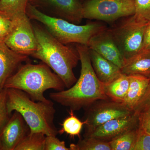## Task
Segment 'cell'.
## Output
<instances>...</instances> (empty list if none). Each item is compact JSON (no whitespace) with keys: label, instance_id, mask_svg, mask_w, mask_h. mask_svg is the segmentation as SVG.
<instances>
[{"label":"cell","instance_id":"277c9868","mask_svg":"<svg viewBox=\"0 0 150 150\" xmlns=\"http://www.w3.org/2000/svg\"><path fill=\"white\" fill-rule=\"evenodd\" d=\"M63 81L46 64L22 65L13 75L7 80L6 88H15L25 92L34 101L48 102L44 96L48 89L57 91L64 90Z\"/></svg>","mask_w":150,"mask_h":150},{"label":"cell","instance_id":"7c38bea8","mask_svg":"<svg viewBox=\"0 0 150 150\" xmlns=\"http://www.w3.org/2000/svg\"><path fill=\"white\" fill-rule=\"evenodd\" d=\"M30 132L21 114L13 111L0 134L1 150H15Z\"/></svg>","mask_w":150,"mask_h":150},{"label":"cell","instance_id":"cb8c5ba5","mask_svg":"<svg viewBox=\"0 0 150 150\" xmlns=\"http://www.w3.org/2000/svg\"><path fill=\"white\" fill-rule=\"evenodd\" d=\"M6 101L7 88H4L0 92V134L11 117L8 112Z\"/></svg>","mask_w":150,"mask_h":150},{"label":"cell","instance_id":"8992f818","mask_svg":"<svg viewBox=\"0 0 150 150\" xmlns=\"http://www.w3.org/2000/svg\"><path fill=\"white\" fill-rule=\"evenodd\" d=\"M149 22L135 14L119 19L108 28L124 61L142 50L145 30Z\"/></svg>","mask_w":150,"mask_h":150},{"label":"cell","instance_id":"f1b7e54d","mask_svg":"<svg viewBox=\"0 0 150 150\" xmlns=\"http://www.w3.org/2000/svg\"><path fill=\"white\" fill-rule=\"evenodd\" d=\"M149 109H150V82L144 95L135 108L134 112L139 114L140 112Z\"/></svg>","mask_w":150,"mask_h":150},{"label":"cell","instance_id":"f546056e","mask_svg":"<svg viewBox=\"0 0 150 150\" xmlns=\"http://www.w3.org/2000/svg\"><path fill=\"white\" fill-rule=\"evenodd\" d=\"M139 128L150 134V109L139 114Z\"/></svg>","mask_w":150,"mask_h":150},{"label":"cell","instance_id":"30bf717a","mask_svg":"<svg viewBox=\"0 0 150 150\" xmlns=\"http://www.w3.org/2000/svg\"><path fill=\"white\" fill-rule=\"evenodd\" d=\"M4 42L18 54L31 56L34 53L37 46L36 38L30 19L26 14L15 21Z\"/></svg>","mask_w":150,"mask_h":150},{"label":"cell","instance_id":"603a6c76","mask_svg":"<svg viewBox=\"0 0 150 150\" xmlns=\"http://www.w3.org/2000/svg\"><path fill=\"white\" fill-rule=\"evenodd\" d=\"M71 150H111L109 142L91 137L80 139L76 144H71Z\"/></svg>","mask_w":150,"mask_h":150},{"label":"cell","instance_id":"5b68a950","mask_svg":"<svg viewBox=\"0 0 150 150\" xmlns=\"http://www.w3.org/2000/svg\"><path fill=\"white\" fill-rule=\"evenodd\" d=\"M25 13L31 20L40 22L53 37L65 45L70 43L87 46L93 36L107 27L100 22H92L84 25L74 24L47 15L28 3Z\"/></svg>","mask_w":150,"mask_h":150},{"label":"cell","instance_id":"ffe728a7","mask_svg":"<svg viewBox=\"0 0 150 150\" xmlns=\"http://www.w3.org/2000/svg\"><path fill=\"white\" fill-rule=\"evenodd\" d=\"M69 112L70 116L66 118L61 124L62 129L58 131V132L61 135L66 133L72 138L77 136L81 139L80 134L83 126L86 125L87 122L86 120L81 121L74 115V110L71 109H70Z\"/></svg>","mask_w":150,"mask_h":150},{"label":"cell","instance_id":"ba28073f","mask_svg":"<svg viewBox=\"0 0 150 150\" xmlns=\"http://www.w3.org/2000/svg\"><path fill=\"white\" fill-rule=\"evenodd\" d=\"M85 131H90L107 121L134 112L123 103L110 99L99 100L86 108Z\"/></svg>","mask_w":150,"mask_h":150},{"label":"cell","instance_id":"7402d4cb","mask_svg":"<svg viewBox=\"0 0 150 150\" xmlns=\"http://www.w3.org/2000/svg\"><path fill=\"white\" fill-rule=\"evenodd\" d=\"M46 137L42 132H30L15 150H44Z\"/></svg>","mask_w":150,"mask_h":150},{"label":"cell","instance_id":"6da1fadb","mask_svg":"<svg viewBox=\"0 0 150 150\" xmlns=\"http://www.w3.org/2000/svg\"><path fill=\"white\" fill-rule=\"evenodd\" d=\"M76 49L81 63L79 78L74 85L66 90L49 94L53 101L74 111L85 109L99 100L109 99L105 93L103 83L98 79L92 66L88 47L76 44Z\"/></svg>","mask_w":150,"mask_h":150},{"label":"cell","instance_id":"83f0119b","mask_svg":"<svg viewBox=\"0 0 150 150\" xmlns=\"http://www.w3.org/2000/svg\"><path fill=\"white\" fill-rule=\"evenodd\" d=\"M14 21L0 14V42L5 40L11 31L15 24Z\"/></svg>","mask_w":150,"mask_h":150},{"label":"cell","instance_id":"44dd1931","mask_svg":"<svg viewBox=\"0 0 150 150\" xmlns=\"http://www.w3.org/2000/svg\"><path fill=\"white\" fill-rule=\"evenodd\" d=\"M139 128L127 131L109 142L111 150H133Z\"/></svg>","mask_w":150,"mask_h":150},{"label":"cell","instance_id":"4fadbf2b","mask_svg":"<svg viewBox=\"0 0 150 150\" xmlns=\"http://www.w3.org/2000/svg\"><path fill=\"white\" fill-rule=\"evenodd\" d=\"M87 46L120 69L123 67L124 59L108 28L93 36Z\"/></svg>","mask_w":150,"mask_h":150},{"label":"cell","instance_id":"9c48e42d","mask_svg":"<svg viewBox=\"0 0 150 150\" xmlns=\"http://www.w3.org/2000/svg\"><path fill=\"white\" fill-rule=\"evenodd\" d=\"M28 3L46 14L63 19L76 24L81 22L83 4L80 0H28Z\"/></svg>","mask_w":150,"mask_h":150},{"label":"cell","instance_id":"7a4b0ae2","mask_svg":"<svg viewBox=\"0 0 150 150\" xmlns=\"http://www.w3.org/2000/svg\"><path fill=\"white\" fill-rule=\"evenodd\" d=\"M32 25L37 46L31 56L50 67L62 79L66 88L71 87L77 80L73 71L80 61L76 49L61 43L46 28Z\"/></svg>","mask_w":150,"mask_h":150},{"label":"cell","instance_id":"ac0fdd59","mask_svg":"<svg viewBox=\"0 0 150 150\" xmlns=\"http://www.w3.org/2000/svg\"><path fill=\"white\" fill-rule=\"evenodd\" d=\"M129 76L122 74L109 83L103 84L105 93L109 99L123 103L129 89Z\"/></svg>","mask_w":150,"mask_h":150},{"label":"cell","instance_id":"3957f363","mask_svg":"<svg viewBox=\"0 0 150 150\" xmlns=\"http://www.w3.org/2000/svg\"><path fill=\"white\" fill-rule=\"evenodd\" d=\"M7 108L10 115L14 111L21 114L30 133L42 132L46 136H57L54 123L56 109L54 103L33 100L26 93L15 88H7Z\"/></svg>","mask_w":150,"mask_h":150},{"label":"cell","instance_id":"9a60e30c","mask_svg":"<svg viewBox=\"0 0 150 150\" xmlns=\"http://www.w3.org/2000/svg\"><path fill=\"white\" fill-rule=\"evenodd\" d=\"M89 53L94 71L103 83H109L122 74L119 67L95 51L89 49Z\"/></svg>","mask_w":150,"mask_h":150},{"label":"cell","instance_id":"1f68e13d","mask_svg":"<svg viewBox=\"0 0 150 150\" xmlns=\"http://www.w3.org/2000/svg\"><path fill=\"white\" fill-rule=\"evenodd\" d=\"M0 150H1V145H0Z\"/></svg>","mask_w":150,"mask_h":150},{"label":"cell","instance_id":"d4e9b609","mask_svg":"<svg viewBox=\"0 0 150 150\" xmlns=\"http://www.w3.org/2000/svg\"><path fill=\"white\" fill-rule=\"evenodd\" d=\"M133 150H150V134L139 128Z\"/></svg>","mask_w":150,"mask_h":150},{"label":"cell","instance_id":"484cf974","mask_svg":"<svg viewBox=\"0 0 150 150\" xmlns=\"http://www.w3.org/2000/svg\"><path fill=\"white\" fill-rule=\"evenodd\" d=\"M44 150H71L67 148L64 141H61L56 136H46Z\"/></svg>","mask_w":150,"mask_h":150},{"label":"cell","instance_id":"e0dca14e","mask_svg":"<svg viewBox=\"0 0 150 150\" xmlns=\"http://www.w3.org/2000/svg\"><path fill=\"white\" fill-rule=\"evenodd\" d=\"M129 89L123 103L134 111L146 92L150 78L139 75H130Z\"/></svg>","mask_w":150,"mask_h":150},{"label":"cell","instance_id":"8fae6325","mask_svg":"<svg viewBox=\"0 0 150 150\" xmlns=\"http://www.w3.org/2000/svg\"><path fill=\"white\" fill-rule=\"evenodd\" d=\"M139 127V114L134 112L107 121L92 130L85 131L83 137H93L109 142L127 131Z\"/></svg>","mask_w":150,"mask_h":150},{"label":"cell","instance_id":"4316f807","mask_svg":"<svg viewBox=\"0 0 150 150\" xmlns=\"http://www.w3.org/2000/svg\"><path fill=\"white\" fill-rule=\"evenodd\" d=\"M135 14L150 22V0H135Z\"/></svg>","mask_w":150,"mask_h":150},{"label":"cell","instance_id":"d6986e66","mask_svg":"<svg viewBox=\"0 0 150 150\" xmlns=\"http://www.w3.org/2000/svg\"><path fill=\"white\" fill-rule=\"evenodd\" d=\"M28 0H0V14L16 21L25 15Z\"/></svg>","mask_w":150,"mask_h":150},{"label":"cell","instance_id":"5bb4252c","mask_svg":"<svg viewBox=\"0 0 150 150\" xmlns=\"http://www.w3.org/2000/svg\"><path fill=\"white\" fill-rule=\"evenodd\" d=\"M28 56L13 51L4 42H0V92L4 88L7 80L18 69L23 63L29 60Z\"/></svg>","mask_w":150,"mask_h":150},{"label":"cell","instance_id":"2e32d148","mask_svg":"<svg viewBox=\"0 0 150 150\" xmlns=\"http://www.w3.org/2000/svg\"><path fill=\"white\" fill-rule=\"evenodd\" d=\"M121 71L127 76L139 75L150 78V50L142 49L125 60Z\"/></svg>","mask_w":150,"mask_h":150},{"label":"cell","instance_id":"52a82bcc","mask_svg":"<svg viewBox=\"0 0 150 150\" xmlns=\"http://www.w3.org/2000/svg\"><path fill=\"white\" fill-rule=\"evenodd\" d=\"M83 7L84 18L112 23L136 13L135 0H87Z\"/></svg>","mask_w":150,"mask_h":150},{"label":"cell","instance_id":"4dcf8cb0","mask_svg":"<svg viewBox=\"0 0 150 150\" xmlns=\"http://www.w3.org/2000/svg\"><path fill=\"white\" fill-rule=\"evenodd\" d=\"M142 49L150 50V22L145 30Z\"/></svg>","mask_w":150,"mask_h":150}]
</instances>
